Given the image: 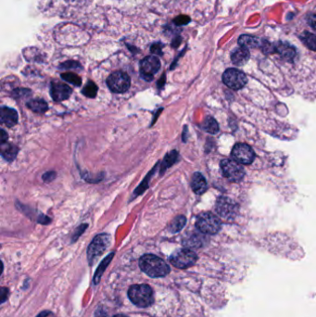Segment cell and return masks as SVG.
I'll use <instances>...</instances> for the list:
<instances>
[{"mask_svg": "<svg viewBox=\"0 0 316 317\" xmlns=\"http://www.w3.org/2000/svg\"><path fill=\"white\" fill-rule=\"evenodd\" d=\"M140 269L148 276L157 278L166 276L170 273V267L162 259L153 254H146L139 260Z\"/></svg>", "mask_w": 316, "mask_h": 317, "instance_id": "obj_1", "label": "cell"}, {"mask_svg": "<svg viewBox=\"0 0 316 317\" xmlns=\"http://www.w3.org/2000/svg\"><path fill=\"white\" fill-rule=\"evenodd\" d=\"M128 297L135 305L140 308H147L154 302L153 290L146 284L131 285L128 290Z\"/></svg>", "mask_w": 316, "mask_h": 317, "instance_id": "obj_2", "label": "cell"}, {"mask_svg": "<svg viewBox=\"0 0 316 317\" xmlns=\"http://www.w3.org/2000/svg\"><path fill=\"white\" fill-rule=\"evenodd\" d=\"M220 219L211 212L201 213L196 222V226L200 232L207 235H215L221 230Z\"/></svg>", "mask_w": 316, "mask_h": 317, "instance_id": "obj_3", "label": "cell"}, {"mask_svg": "<svg viewBox=\"0 0 316 317\" xmlns=\"http://www.w3.org/2000/svg\"><path fill=\"white\" fill-rule=\"evenodd\" d=\"M110 244H111L110 235L100 234L95 237L93 241L89 245L87 250L88 262L91 265L94 264V262L97 258H99L102 254H104V252L109 248Z\"/></svg>", "mask_w": 316, "mask_h": 317, "instance_id": "obj_4", "label": "cell"}, {"mask_svg": "<svg viewBox=\"0 0 316 317\" xmlns=\"http://www.w3.org/2000/svg\"><path fill=\"white\" fill-rule=\"evenodd\" d=\"M198 261V255L190 249H181L171 255L170 262L174 267L187 269L193 266Z\"/></svg>", "mask_w": 316, "mask_h": 317, "instance_id": "obj_5", "label": "cell"}, {"mask_svg": "<svg viewBox=\"0 0 316 317\" xmlns=\"http://www.w3.org/2000/svg\"><path fill=\"white\" fill-rule=\"evenodd\" d=\"M107 85L114 93H125L130 88L131 80L126 73L115 72L108 77Z\"/></svg>", "mask_w": 316, "mask_h": 317, "instance_id": "obj_6", "label": "cell"}, {"mask_svg": "<svg viewBox=\"0 0 316 317\" xmlns=\"http://www.w3.org/2000/svg\"><path fill=\"white\" fill-rule=\"evenodd\" d=\"M221 169L223 176L232 182H239L245 176V170L238 162L233 159H223L221 162Z\"/></svg>", "mask_w": 316, "mask_h": 317, "instance_id": "obj_7", "label": "cell"}, {"mask_svg": "<svg viewBox=\"0 0 316 317\" xmlns=\"http://www.w3.org/2000/svg\"><path fill=\"white\" fill-rule=\"evenodd\" d=\"M222 82L229 88L234 90L241 89L248 82L247 76L237 69H227L222 74Z\"/></svg>", "mask_w": 316, "mask_h": 317, "instance_id": "obj_8", "label": "cell"}, {"mask_svg": "<svg viewBox=\"0 0 316 317\" xmlns=\"http://www.w3.org/2000/svg\"><path fill=\"white\" fill-rule=\"evenodd\" d=\"M160 69V62L155 56H148L140 62V74L146 81H152L154 74Z\"/></svg>", "mask_w": 316, "mask_h": 317, "instance_id": "obj_9", "label": "cell"}, {"mask_svg": "<svg viewBox=\"0 0 316 317\" xmlns=\"http://www.w3.org/2000/svg\"><path fill=\"white\" fill-rule=\"evenodd\" d=\"M232 158L240 164H252L255 159V153L252 147L247 144L238 143L234 146L232 149Z\"/></svg>", "mask_w": 316, "mask_h": 317, "instance_id": "obj_10", "label": "cell"}, {"mask_svg": "<svg viewBox=\"0 0 316 317\" xmlns=\"http://www.w3.org/2000/svg\"><path fill=\"white\" fill-rule=\"evenodd\" d=\"M216 211L224 219H232L235 217L237 207L234 201L228 198L221 197L216 203Z\"/></svg>", "mask_w": 316, "mask_h": 317, "instance_id": "obj_11", "label": "cell"}, {"mask_svg": "<svg viewBox=\"0 0 316 317\" xmlns=\"http://www.w3.org/2000/svg\"><path fill=\"white\" fill-rule=\"evenodd\" d=\"M51 96L53 99L57 102L63 101L70 97L72 95V88L68 85H65L63 83L60 82H53L51 83Z\"/></svg>", "mask_w": 316, "mask_h": 317, "instance_id": "obj_12", "label": "cell"}, {"mask_svg": "<svg viewBox=\"0 0 316 317\" xmlns=\"http://www.w3.org/2000/svg\"><path fill=\"white\" fill-rule=\"evenodd\" d=\"M0 120L6 127H13L18 123V113L14 109L2 107L0 111Z\"/></svg>", "mask_w": 316, "mask_h": 317, "instance_id": "obj_13", "label": "cell"}, {"mask_svg": "<svg viewBox=\"0 0 316 317\" xmlns=\"http://www.w3.org/2000/svg\"><path fill=\"white\" fill-rule=\"evenodd\" d=\"M274 52L278 53L283 59L287 62H292L295 59V48L288 43L278 42L274 45Z\"/></svg>", "mask_w": 316, "mask_h": 317, "instance_id": "obj_14", "label": "cell"}, {"mask_svg": "<svg viewBox=\"0 0 316 317\" xmlns=\"http://www.w3.org/2000/svg\"><path fill=\"white\" fill-rule=\"evenodd\" d=\"M251 54L247 48L239 47L236 48L231 54V61L237 66H243L250 60Z\"/></svg>", "mask_w": 316, "mask_h": 317, "instance_id": "obj_15", "label": "cell"}, {"mask_svg": "<svg viewBox=\"0 0 316 317\" xmlns=\"http://www.w3.org/2000/svg\"><path fill=\"white\" fill-rule=\"evenodd\" d=\"M191 188L194 191V193L197 195H201L207 190V189H208L207 181L200 173L194 174V175L192 177V182H191Z\"/></svg>", "mask_w": 316, "mask_h": 317, "instance_id": "obj_16", "label": "cell"}, {"mask_svg": "<svg viewBox=\"0 0 316 317\" xmlns=\"http://www.w3.org/2000/svg\"><path fill=\"white\" fill-rule=\"evenodd\" d=\"M264 41V40H262V39H260L258 37L252 36V35H247V34L241 35L237 40V42H238L240 47H244V48H262Z\"/></svg>", "mask_w": 316, "mask_h": 317, "instance_id": "obj_17", "label": "cell"}, {"mask_svg": "<svg viewBox=\"0 0 316 317\" xmlns=\"http://www.w3.org/2000/svg\"><path fill=\"white\" fill-rule=\"evenodd\" d=\"M27 107L36 113H45L48 110L47 103L41 98L38 99H32L27 102Z\"/></svg>", "mask_w": 316, "mask_h": 317, "instance_id": "obj_18", "label": "cell"}, {"mask_svg": "<svg viewBox=\"0 0 316 317\" xmlns=\"http://www.w3.org/2000/svg\"><path fill=\"white\" fill-rule=\"evenodd\" d=\"M177 159H178V152L176 150H173L168 154H166L160 167V174H162L167 168L174 164L177 161Z\"/></svg>", "mask_w": 316, "mask_h": 317, "instance_id": "obj_19", "label": "cell"}, {"mask_svg": "<svg viewBox=\"0 0 316 317\" xmlns=\"http://www.w3.org/2000/svg\"><path fill=\"white\" fill-rule=\"evenodd\" d=\"M300 39L305 45L306 47L313 50L316 51V35L312 32H304L300 35Z\"/></svg>", "mask_w": 316, "mask_h": 317, "instance_id": "obj_20", "label": "cell"}, {"mask_svg": "<svg viewBox=\"0 0 316 317\" xmlns=\"http://www.w3.org/2000/svg\"><path fill=\"white\" fill-rule=\"evenodd\" d=\"M113 256H114V254H109V255L106 257L105 259L102 261V263L99 264V266H98V268H97V270H96V272H95V276H94V282H95V284H98V282H99L101 276H102V275H103L104 272H105L107 266L110 264L112 258H113Z\"/></svg>", "mask_w": 316, "mask_h": 317, "instance_id": "obj_21", "label": "cell"}, {"mask_svg": "<svg viewBox=\"0 0 316 317\" xmlns=\"http://www.w3.org/2000/svg\"><path fill=\"white\" fill-rule=\"evenodd\" d=\"M184 246L188 247V248H200L203 245V240L202 238L197 235V234H192L190 235V237H188L187 238L184 239L183 241Z\"/></svg>", "mask_w": 316, "mask_h": 317, "instance_id": "obj_22", "label": "cell"}, {"mask_svg": "<svg viewBox=\"0 0 316 317\" xmlns=\"http://www.w3.org/2000/svg\"><path fill=\"white\" fill-rule=\"evenodd\" d=\"M187 223V218L184 215L176 216L173 222H171L169 229L172 233H178L184 228Z\"/></svg>", "mask_w": 316, "mask_h": 317, "instance_id": "obj_23", "label": "cell"}, {"mask_svg": "<svg viewBox=\"0 0 316 317\" xmlns=\"http://www.w3.org/2000/svg\"><path fill=\"white\" fill-rule=\"evenodd\" d=\"M203 129L208 132L209 134H216L219 132V125L216 122V120L212 117H208L206 118L204 124H203Z\"/></svg>", "mask_w": 316, "mask_h": 317, "instance_id": "obj_24", "label": "cell"}, {"mask_svg": "<svg viewBox=\"0 0 316 317\" xmlns=\"http://www.w3.org/2000/svg\"><path fill=\"white\" fill-rule=\"evenodd\" d=\"M19 152V148L14 145H8L6 148L2 149V157L8 161H12L14 158L17 157V154Z\"/></svg>", "mask_w": 316, "mask_h": 317, "instance_id": "obj_25", "label": "cell"}, {"mask_svg": "<svg viewBox=\"0 0 316 317\" xmlns=\"http://www.w3.org/2000/svg\"><path fill=\"white\" fill-rule=\"evenodd\" d=\"M82 93L85 96H87V97L94 98V97H95V95H96V93H97V86H96V85H95L94 82L88 81L87 84L84 85Z\"/></svg>", "mask_w": 316, "mask_h": 317, "instance_id": "obj_26", "label": "cell"}, {"mask_svg": "<svg viewBox=\"0 0 316 317\" xmlns=\"http://www.w3.org/2000/svg\"><path fill=\"white\" fill-rule=\"evenodd\" d=\"M62 78L63 79L64 81L75 85V86H80L82 85V79L77 74H74V73H64L62 74Z\"/></svg>", "mask_w": 316, "mask_h": 317, "instance_id": "obj_27", "label": "cell"}, {"mask_svg": "<svg viewBox=\"0 0 316 317\" xmlns=\"http://www.w3.org/2000/svg\"><path fill=\"white\" fill-rule=\"evenodd\" d=\"M32 94L31 93V90L29 89H26V88H18V89H15L13 91V95L18 98H23V97H26L28 95H30Z\"/></svg>", "mask_w": 316, "mask_h": 317, "instance_id": "obj_28", "label": "cell"}, {"mask_svg": "<svg viewBox=\"0 0 316 317\" xmlns=\"http://www.w3.org/2000/svg\"><path fill=\"white\" fill-rule=\"evenodd\" d=\"M174 22L177 26H183V25H186V24L190 23V18L189 16H186V15H180L174 20Z\"/></svg>", "mask_w": 316, "mask_h": 317, "instance_id": "obj_29", "label": "cell"}, {"mask_svg": "<svg viewBox=\"0 0 316 317\" xmlns=\"http://www.w3.org/2000/svg\"><path fill=\"white\" fill-rule=\"evenodd\" d=\"M161 48H162V44L160 43H155L151 46L150 48V51L153 54H156V55H159L161 56L162 55V52H161Z\"/></svg>", "mask_w": 316, "mask_h": 317, "instance_id": "obj_30", "label": "cell"}, {"mask_svg": "<svg viewBox=\"0 0 316 317\" xmlns=\"http://www.w3.org/2000/svg\"><path fill=\"white\" fill-rule=\"evenodd\" d=\"M86 228H87V224H86V223L80 225V226L76 229L75 233H74V238H73V241H76V239H77V238H79V237L84 232V230H85Z\"/></svg>", "mask_w": 316, "mask_h": 317, "instance_id": "obj_31", "label": "cell"}, {"mask_svg": "<svg viewBox=\"0 0 316 317\" xmlns=\"http://www.w3.org/2000/svg\"><path fill=\"white\" fill-rule=\"evenodd\" d=\"M75 67L81 68L80 64L77 63L76 62H66L61 65V68H63V69H70V68H75Z\"/></svg>", "mask_w": 316, "mask_h": 317, "instance_id": "obj_32", "label": "cell"}, {"mask_svg": "<svg viewBox=\"0 0 316 317\" xmlns=\"http://www.w3.org/2000/svg\"><path fill=\"white\" fill-rule=\"evenodd\" d=\"M55 177H56L55 172H47L43 175V179L45 182H51L52 180L55 179Z\"/></svg>", "mask_w": 316, "mask_h": 317, "instance_id": "obj_33", "label": "cell"}, {"mask_svg": "<svg viewBox=\"0 0 316 317\" xmlns=\"http://www.w3.org/2000/svg\"><path fill=\"white\" fill-rule=\"evenodd\" d=\"M308 24L313 28L316 30V14H313V15H310L308 17Z\"/></svg>", "mask_w": 316, "mask_h": 317, "instance_id": "obj_34", "label": "cell"}, {"mask_svg": "<svg viewBox=\"0 0 316 317\" xmlns=\"http://www.w3.org/2000/svg\"><path fill=\"white\" fill-rule=\"evenodd\" d=\"M8 138H9L8 134L6 133L5 130L2 129L1 130V137H0V143H1V145H4L8 141Z\"/></svg>", "mask_w": 316, "mask_h": 317, "instance_id": "obj_35", "label": "cell"}, {"mask_svg": "<svg viewBox=\"0 0 316 317\" xmlns=\"http://www.w3.org/2000/svg\"><path fill=\"white\" fill-rule=\"evenodd\" d=\"M9 293V290L6 288V287H3L1 289V295H2V300H1V302H4L6 300H7V294Z\"/></svg>", "mask_w": 316, "mask_h": 317, "instance_id": "obj_36", "label": "cell"}, {"mask_svg": "<svg viewBox=\"0 0 316 317\" xmlns=\"http://www.w3.org/2000/svg\"><path fill=\"white\" fill-rule=\"evenodd\" d=\"M164 81H165V75H162L161 78H160V81L158 82V87H161L162 86V82L164 83Z\"/></svg>", "mask_w": 316, "mask_h": 317, "instance_id": "obj_37", "label": "cell"}, {"mask_svg": "<svg viewBox=\"0 0 316 317\" xmlns=\"http://www.w3.org/2000/svg\"><path fill=\"white\" fill-rule=\"evenodd\" d=\"M49 314H50L49 312H42L38 317H47L48 315H49Z\"/></svg>", "mask_w": 316, "mask_h": 317, "instance_id": "obj_38", "label": "cell"}, {"mask_svg": "<svg viewBox=\"0 0 316 317\" xmlns=\"http://www.w3.org/2000/svg\"><path fill=\"white\" fill-rule=\"evenodd\" d=\"M113 317H127L126 316H125V315H116V316H114Z\"/></svg>", "mask_w": 316, "mask_h": 317, "instance_id": "obj_39", "label": "cell"}]
</instances>
